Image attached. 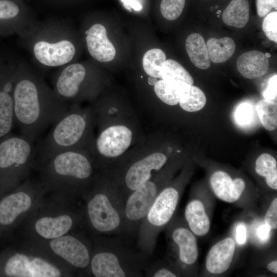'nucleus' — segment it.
Listing matches in <instances>:
<instances>
[{
    "label": "nucleus",
    "mask_w": 277,
    "mask_h": 277,
    "mask_svg": "<svg viewBox=\"0 0 277 277\" xmlns=\"http://www.w3.org/2000/svg\"><path fill=\"white\" fill-rule=\"evenodd\" d=\"M20 76L13 90L14 120L21 135L34 143L43 130L53 125L68 109L41 82L29 75Z\"/></svg>",
    "instance_id": "1"
},
{
    "label": "nucleus",
    "mask_w": 277,
    "mask_h": 277,
    "mask_svg": "<svg viewBox=\"0 0 277 277\" xmlns=\"http://www.w3.org/2000/svg\"><path fill=\"white\" fill-rule=\"evenodd\" d=\"M35 166L39 169V182L46 191L71 198L82 193L93 173L90 159L77 149L64 150L37 159Z\"/></svg>",
    "instance_id": "2"
},
{
    "label": "nucleus",
    "mask_w": 277,
    "mask_h": 277,
    "mask_svg": "<svg viewBox=\"0 0 277 277\" xmlns=\"http://www.w3.org/2000/svg\"><path fill=\"white\" fill-rule=\"evenodd\" d=\"M36 147L22 135L0 139V194L22 183L35 166Z\"/></svg>",
    "instance_id": "3"
},
{
    "label": "nucleus",
    "mask_w": 277,
    "mask_h": 277,
    "mask_svg": "<svg viewBox=\"0 0 277 277\" xmlns=\"http://www.w3.org/2000/svg\"><path fill=\"white\" fill-rule=\"evenodd\" d=\"M124 205L119 191L96 187L86 196L83 215L94 232L120 234L124 232Z\"/></svg>",
    "instance_id": "4"
},
{
    "label": "nucleus",
    "mask_w": 277,
    "mask_h": 277,
    "mask_svg": "<svg viewBox=\"0 0 277 277\" xmlns=\"http://www.w3.org/2000/svg\"><path fill=\"white\" fill-rule=\"evenodd\" d=\"M0 199V235L10 232L26 219L43 201L41 183L26 179Z\"/></svg>",
    "instance_id": "5"
},
{
    "label": "nucleus",
    "mask_w": 277,
    "mask_h": 277,
    "mask_svg": "<svg viewBox=\"0 0 277 277\" xmlns=\"http://www.w3.org/2000/svg\"><path fill=\"white\" fill-rule=\"evenodd\" d=\"M88 118L86 112L68 109L36 147V160L57 152L76 149L86 136L89 126Z\"/></svg>",
    "instance_id": "6"
},
{
    "label": "nucleus",
    "mask_w": 277,
    "mask_h": 277,
    "mask_svg": "<svg viewBox=\"0 0 277 277\" xmlns=\"http://www.w3.org/2000/svg\"><path fill=\"white\" fill-rule=\"evenodd\" d=\"M47 204L42 201L28 217L30 231L35 238L47 241L69 233L82 217V213L67 203Z\"/></svg>",
    "instance_id": "7"
},
{
    "label": "nucleus",
    "mask_w": 277,
    "mask_h": 277,
    "mask_svg": "<svg viewBox=\"0 0 277 277\" xmlns=\"http://www.w3.org/2000/svg\"><path fill=\"white\" fill-rule=\"evenodd\" d=\"M168 186L159 193L138 228V245L145 252H151L159 233L172 221L180 202L182 190Z\"/></svg>",
    "instance_id": "8"
},
{
    "label": "nucleus",
    "mask_w": 277,
    "mask_h": 277,
    "mask_svg": "<svg viewBox=\"0 0 277 277\" xmlns=\"http://www.w3.org/2000/svg\"><path fill=\"white\" fill-rule=\"evenodd\" d=\"M0 275L9 277H58L67 275L62 265L46 252L18 250L8 253L0 264Z\"/></svg>",
    "instance_id": "9"
},
{
    "label": "nucleus",
    "mask_w": 277,
    "mask_h": 277,
    "mask_svg": "<svg viewBox=\"0 0 277 277\" xmlns=\"http://www.w3.org/2000/svg\"><path fill=\"white\" fill-rule=\"evenodd\" d=\"M109 244L92 252L89 268L96 277H125L140 274L141 261L132 252L117 243Z\"/></svg>",
    "instance_id": "10"
},
{
    "label": "nucleus",
    "mask_w": 277,
    "mask_h": 277,
    "mask_svg": "<svg viewBox=\"0 0 277 277\" xmlns=\"http://www.w3.org/2000/svg\"><path fill=\"white\" fill-rule=\"evenodd\" d=\"M209 186L214 196L223 202L249 211L256 206L259 196L248 190L242 177L233 178L225 171L216 170L209 177Z\"/></svg>",
    "instance_id": "11"
},
{
    "label": "nucleus",
    "mask_w": 277,
    "mask_h": 277,
    "mask_svg": "<svg viewBox=\"0 0 277 277\" xmlns=\"http://www.w3.org/2000/svg\"><path fill=\"white\" fill-rule=\"evenodd\" d=\"M163 188L150 179L128 195L124 205L125 232L130 233L138 229L154 201Z\"/></svg>",
    "instance_id": "12"
},
{
    "label": "nucleus",
    "mask_w": 277,
    "mask_h": 277,
    "mask_svg": "<svg viewBox=\"0 0 277 277\" xmlns=\"http://www.w3.org/2000/svg\"><path fill=\"white\" fill-rule=\"evenodd\" d=\"M168 225L170 237L176 249L174 265L181 275L188 274L195 267L199 257L196 236L185 221H171Z\"/></svg>",
    "instance_id": "13"
},
{
    "label": "nucleus",
    "mask_w": 277,
    "mask_h": 277,
    "mask_svg": "<svg viewBox=\"0 0 277 277\" xmlns=\"http://www.w3.org/2000/svg\"><path fill=\"white\" fill-rule=\"evenodd\" d=\"M50 253L70 267H89L92 252L80 237L69 233L47 241Z\"/></svg>",
    "instance_id": "14"
},
{
    "label": "nucleus",
    "mask_w": 277,
    "mask_h": 277,
    "mask_svg": "<svg viewBox=\"0 0 277 277\" xmlns=\"http://www.w3.org/2000/svg\"><path fill=\"white\" fill-rule=\"evenodd\" d=\"M212 197L205 193H196L190 196L186 206L185 221L196 236H204L210 231L213 208Z\"/></svg>",
    "instance_id": "15"
},
{
    "label": "nucleus",
    "mask_w": 277,
    "mask_h": 277,
    "mask_svg": "<svg viewBox=\"0 0 277 277\" xmlns=\"http://www.w3.org/2000/svg\"><path fill=\"white\" fill-rule=\"evenodd\" d=\"M167 161L166 155L155 152L133 163L125 176L126 190L123 194L124 201L134 190L151 179L152 170H159Z\"/></svg>",
    "instance_id": "16"
},
{
    "label": "nucleus",
    "mask_w": 277,
    "mask_h": 277,
    "mask_svg": "<svg viewBox=\"0 0 277 277\" xmlns=\"http://www.w3.org/2000/svg\"><path fill=\"white\" fill-rule=\"evenodd\" d=\"M132 133L124 125L109 127L103 130L96 140L95 146L100 155L113 158L122 155L129 147Z\"/></svg>",
    "instance_id": "17"
},
{
    "label": "nucleus",
    "mask_w": 277,
    "mask_h": 277,
    "mask_svg": "<svg viewBox=\"0 0 277 277\" xmlns=\"http://www.w3.org/2000/svg\"><path fill=\"white\" fill-rule=\"evenodd\" d=\"M33 52L35 58L44 65L57 67L71 61L75 55V48L68 40L54 43L41 41L34 45Z\"/></svg>",
    "instance_id": "18"
},
{
    "label": "nucleus",
    "mask_w": 277,
    "mask_h": 277,
    "mask_svg": "<svg viewBox=\"0 0 277 277\" xmlns=\"http://www.w3.org/2000/svg\"><path fill=\"white\" fill-rule=\"evenodd\" d=\"M236 244L231 236L226 237L215 243L209 250L205 268L210 275H219L227 272L233 261Z\"/></svg>",
    "instance_id": "19"
},
{
    "label": "nucleus",
    "mask_w": 277,
    "mask_h": 277,
    "mask_svg": "<svg viewBox=\"0 0 277 277\" xmlns=\"http://www.w3.org/2000/svg\"><path fill=\"white\" fill-rule=\"evenodd\" d=\"M86 74L85 67L80 64H73L65 68L55 81L54 93L57 98L65 103V100L77 97Z\"/></svg>",
    "instance_id": "20"
},
{
    "label": "nucleus",
    "mask_w": 277,
    "mask_h": 277,
    "mask_svg": "<svg viewBox=\"0 0 277 277\" xmlns=\"http://www.w3.org/2000/svg\"><path fill=\"white\" fill-rule=\"evenodd\" d=\"M86 41L89 54L97 61L106 63L115 57V48L107 36L105 27L95 24L85 32Z\"/></svg>",
    "instance_id": "21"
},
{
    "label": "nucleus",
    "mask_w": 277,
    "mask_h": 277,
    "mask_svg": "<svg viewBox=\"0 0 277 277\" xmlns=\"http://www.w3.org/2000/svg\"><path fill=\"white\" fill-rule=\"evenodd\" d=\"M269 60L265 54L253 50L242 54L238 59L236 67L245 77L254 79L264 75L269 68Z\"/></svg>",
    "instance_id": "22"
},
{
    "label": "nucleus",
    "mask_w": 277,
    "mask_h": 277,
    "mask_svg": "<svg viewBox=\"0 0 277 277\" xmlns=\"http://www.w3.org/2000/svg\"><path fill=\"white\" fill-rule=\"evenodd\" d=\"M12 81L6 82L0 90V139L9 134L15 122Z\"/></svg>",
    "instance_id": "23"
},
{
    "label": "nucleus",
    "mask_w": 277,
    "mask_h": 277,
    "mask_svg": "<svg viewBox=\"0 0 277 277\" xmlns=\"http://www.w3.org/2000/svg\"><path fill=\"white\" fill-rule=\"evenodd\" d=\"M186 50L192 63L201 69L210 67V59L206 44L199 33H192L188 36L185 42Z\"/></svg>",
    "instance_id": "24"
},
{
    "label": "nucleus",
    "mask_w": 277,
    "mask_h": 277,
    "mask_svg": "<svg viewBox=\"0 0 277 277\" xmlns=\"http://www.w3.org/2000/svg\"><path fill=\"white\" fill-rule=\"evenodd\" d=\"M249 12L248 0H232L223 12L222 19L228 26L241 28L248 23Z\"/></svg>",
    "instance_id": "25"
},
{
    "label": "nucleus",
    "mask_w": 277,
    "mask_h": 277,
    "mask_svg": "<svg viewBox=\"0 0 277 277\" xmlns=\"http://www.w3.org/2000/svg\"><path fill=\"white\" fill-rule=\"evenodd\" d=\"M190 85L184 82L157 81L154 85V90L156 96L165 104L174 106L177 105L182 93Z\"/></svg>",
    "instance_id": "26"
},
{
    "label": "nucleus",
    "mask_w": 277,
    "mask_h": 277,
    "mask_svg": "<svg viewBox=\"0 0 277 277\" xmlns=\"http://www.w3.org/2000/svg\"><path fill=\"white\" fill-rule=\"evenodd\" d=\"M206 44L210 59L215 63L227 61L233 55L235 50L234 41L229 37L220 39L210 38Z\"/></svg>",
    "instance_id": "27"
},
{
    "label": "nucleus",
    "mask_w": 277,
    "mask_h": 277,
    "mask_svg": "<svg viewBox=\"0 0 277 277\" xmlns=\"http://www.w3.org/2000/svg\"><path fill=\"white\" fill-rule=\"evenodd\" d=\"M255 171L265 179L266 185L271 189L277 190V162L268 153H263L256 159Z\"/></svg>",
    "instance_id": "28"
},
{
    "label": "nucleus",
    "mask_w": 277,
    "mask_h": 277,
    "mask_svg": "<svg viewBox=\"0 0 277 277\" xmlns=\"http://www.w3.org/2000/svg\"><path fill=\"white\" fill-rule=\"evenodd\" d=\"M179 103L185 111L195 112L201 110L205 106L206 97L199 88L189 85L181 95Z\"/></svg>",
    "instance_id": "29"
},
{
    "label": "nucleus",
    "mask_w": 277,
    "mask_h": 277,
    "mask_svg": "<svg viewBox=\"0 0 277 277\" xmlns=\"http://www.w3.org/2000/svg\"><path fill=\"white\" fill-rule=\"evenodd\" d=\"M161 79L171 82H184L193 85L194 81L189 73L180 64L173 60L165 62L161 70Z\"/></svg>",
    "instance_id": "30"
},
{
    "label": "nucleus",
    "mask_w": 277,
    "mask_h": 277,
    "mask_svg": "<svg viewBox=\"0 0 277 277\" xmlns=\"http://www.w3.org/2000/svg\"><path fill=\"white\" fill-rule=\"evenodd\" d=\"M166 60L165 52L159 48H153L146 52L143 57V67L150 76L161 78V70Z\"/></svg>",
    "instance_id": "31"
},
{
    "label": "nucleus",
    "mask_w": 277,
    "mask_h": 277,
    "mask_svg": "<svg viewBox=\"0 0 277 277\" xmlns=\"http://www.w3.org/2000/svg\"><path fill=\"white\" fill-rule=\"evenodd\" d=\"M262 126L267 130L272 131L277 127V104L273 101L260 100L255 107Z\"/></svg>",
    "instance_id": "32"
},
{
    "label": "nucleus",
    "mask_w": 277,
    "mask_h": 277,
    "mask_svg": "<svg viewBox=\"0 0 277 277\" xmlns=\"http://www.w3.org/2000/svg\"><path fill=\"white\" fill-rule=\"evenodd\" d=\"M186 0H162L160 10L163 17L170 21L177 18L182 14Z\"/></svg>",
    "instance_id": "33"
},
{
    "label": "nucleus",
    "mask_w": 277,
    "mask_h": 277,
    "mask_svg": "<svg viewBox=\"0 0 277 277\" xmlns=\"http://www.w3.org/2000/svg\"><path fill=\"white\" fill-rule=\"evenodd\" d=\"M22 11L19 3L14 0H0V20L18 16Z\"/></svg>",
    "instance_id": "34"
},
{
    "label": "nucleus",
    "mask_w": 277,
    "mask_h": 277,
    "mask_svg": "<svg viewBox=\"0 0 277 277\" xmlns=\"http://www.w3.org/2000/svg\"><path fill=\"white\" fill-rule=\"evenodd\" d=\"M148 276L154 277H176L181 275L179 270L173 264L167 265L157 264L149 269Z\"/></svg>",
    "instance_id": "35"
},
{
    "label": "nucleus",
    "mask_w": 277,
    "mask_h": 277,
    "mask_svg": "<svg viewBox=\"0 0 277 277\" xmlns=\"http://www.w3.org/2000/svg\"><path fill=\"white\" fill-rule=\"evenodd\" d=\"M262 28L265 35L270 40L277 42L276 11L267 14L263 20Z\"/></svg>",
    "instance_id": "36"
},
{
    "label": "nucleus",
    "mask_w": 277,
    "mask_h": 277,
    "mask_svg": "<svg viewBox=\"0 0 277 277\" xmlns=\"http://www.w3.org/2000/svg\"><path fill=\"white\" fill-rule=\"evenodd\" d=\"M263 222L272 230L277 228V197L274 196L265 213Z\"/></svg>",
    "instance_id": "37"
},
{
    "label": "nucleus",
    "mask_w": 277,
    "mask_h": 277,
    "mask_svg": "<svg viewBox=\"0 0 277 277\" xmlns=\"http://www.w3.org/2000/svg\"><path fill=\"white\" fill-rule=\"evenodd\" d=\"M253 112V108L250 104L243 103L239 105L235 111V120L241 125L248 124L252 120Z\"/></svg>",
    "instance_id": "38"
},
{
    "label": "nucleus",
    "mask_w": 277,
    "mask_h": 277,
    "mask_svg": "<svg viewBox=\"0 0 277 277\" xmlns=\"http://www.w3.org/2000/svg\"><path fill=\"white\" fill-rule=\"evenodd\" d=\"M256 8L258 14L263 17L268 14L272 8L277 9V0H257Z\"/></svg>",
    "instance_id": "39"
},
{
    "label": "nucleus",
    "mask_w": 277,
    "mask_h": 277,
    "mask_svg": "<svg viewBox=\"0 0 277 277\" xmlns=\"http://www.w3.org/2000/svg\"><path fill=\"white\" fill-rule=\"evenodd\" d=\"M277 75H274L270 78L268 86L263 92V95L265 99L273 101L276 100Z\"/></svg>",
    "instance_id": "40"
},
{
    "label": "nucleus",
    "mask_w": 277,
    "mask_h": 277,
    "mask_svg": "<svg viewBox=\"0 0 277 277\" xmlns=\"http://www.w3.org/2000/svg\"><path fill=\"white\" fill-rule=\"evenodd\" d=\"M246 238V227L243 224L238 225L236 229V240L237 243L242 244L245 242Z\"/></svg>",
    "instance_id": "41"
},
{
    "label": "nucleus",
    "mask_w": 277,
    "mask_h": 277,
    "mask_svg": "<svg viewBox=\"0 0 277 277\" xmlns=\"http://www.w3.org/2000/svg\"><path fill=\"white\" fill-rule=\"evenodd\" d=\"M271 230L264 223V224L260 225L257 228L256 235L258 239L262 241H265L268 238L269 231Z\"/></svg>",
    "instance_id": "42"
},
{
    "label": "nucleus",
    "mask_w": 277,
    "mask_h": 277,
    "mask_svg": "<svg viewBox=\"0 0 277 277\" xmlns=\"http://www.w3.org/2000/svg\"><path fill=\"white\" fill-rule=\"evenodd\" d=\"M124 3H126L129 7H131L133 9L138 11L142 8L141 5L135 0H122Z\"/></svg>",
    "instance_id": "43"
},
{
    "label": "nucleus",
    "mask_w": 277,
    "mask_h": 277,
    "mask_svg": "<svg viewBox=\"0 0 277 277\" xmlns=\"http://www.w3.org/2000/svg\"><path fill=\"white\" fill-rule=\"evenodd\" d=\"M266 268L268 270L272 272L274 274H277V261L276 259H274L270 261L267 263Z\"/></svg>",
    "instance_id": "44"
},
{
    "label": "nucleus",
    "mask_w": 277,
    "mask_h": 277,
    "mask_svg": "<svg viewBox=\"0 0 277 277\" xmlns=\"http://www.w3.org/2000/svg\"><path fill=\"white\" fill-rule=\"evenodd\" d=\"M156 78L155 77L150 76L148 78V82L150 85H154L155 83L157 82Z\"/></svg>",
    "instance_id": "45"
},
{
    "label": "nucleus",
    "mask_w": 277,
    "mask_h": 277,
    "mask_svg": "<svg viewBox=\"0 0 277 277\" xmlns=\"http://www.w3.org/2000/svg\"><path fill=\"white\" fill-rule=\"evenodd\" d=\"M265 55L267 57H270V54L269 53H266L265 54Z\"/></svg>",
    "instance_id": "46"
}]
</instances>
